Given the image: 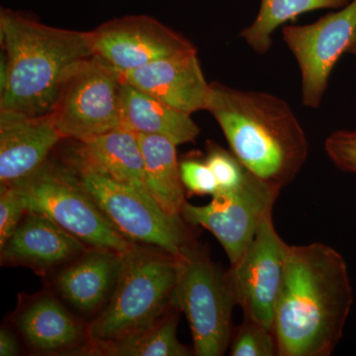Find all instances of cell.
Instances as JSON below:
<instances>
[{"label": "cell", "mask_w": 356, "mask_h": 356, "mask_svg": "<svg viewBox=\"0 0 356 356\" xmlns=\"http://www.w3.org/2000/svg\"><path fill=\"white\" fill-rule=\"evenodd\" d=\"M229 355H278L277 341L273 331L252 318H243L242 324L234 330Z\"/></svg>", "instance_id": "obj_23"}, {"label": "cell", "mask_w": 356, "mask_h": 356, "mask_svg": "<svg viewBox=\"0 0 356 356\" xmlns=\"http://www.w3.org/2000/svg\"><path fill=\"white\" fill-rule=\"evenodd\" d=\"M348 2L350 0H261L257 18L241 32V37L255 53L264 55L273 44L271 35L287 21L318 9L341 8Z\"/></svg>", "instance_id": "obj_22"}, {"label": "cell", "mask_w": 356, "mask_h": 356, "mask_svg": "<svg viewBox=\"0 0 356 356\" xmlns=\"http://www.w3.org/2000/svg\"><path fill=\"white\" fill-rule=\"evenodd\" d=\"M13 185L27 212L49 218L88 248L123 254L134 245L112 226L65 161L58 163L49 159L30 177Z\"/></svg>", "instance_id": "obj_5"}, {"label": "cell", "mask_w": 356, "mask_h": 356, "mask_svg": "<svg viewBox=\"0 0 356 356\" xmlns=\"http://www.w3.org/2000/svg\"><path fill=\"white\" fill-rule=\"evenodd\" d=\"M287 247L274 227L273 212L268 213L247 252L227 271L243 318H252L271 331L284 277Z\"/></svg>", "instance_id": "obj_11"}, {"label": "cell", "mask_w": 356, "mask_h": 356, "mask_svg": "<svg viewBox=\"0 0 356 356\" xmlns=\"http://www.w3.org/2000/svg\"><path fill=\"white\" fill-rule=\"evenodd\" d=\"M63 139L51 114L0 111V182L13 185L30 177L50 159Z\"/></svg>", "instance_id": "obj_14"}, {"label": "cell", "mask_w": 356, "mask_h": 356, "mask_svg": "<svg viewBox=\"0 0 356 356\" xmlns=\"http://www.w3.org/2000/svg\"><path fill=\"white\" fill-rule=\"evenodd\" d=\"M172 306L188 321L194 355H225L233 336L232 314L236 302L227 271L202 245L195 243L181 259Z\"/></svg>", "instance_id": "obj_6"}, {"label": "cell", "mask_w": 356, "mask_h": 356, "mask_svg": "<svg viewBox=\"0 0 356 356\" xmlns=\"http://www.w3.org/2000/svg\"><path fill=\"white\" fill-rule=\"evenodd\" d=\"M210 86L206 111L216 119L232 153L276 191L291 184L305 165L309 145L289 104L269 93Z\"/></svg>", "instance_id": "obj_2"}, {"label": "cell", "mask_w": 356, "mask_h": 356, "mask_svg": "<svg viewBox=\"0 0 356 356\" xmlns=\"http://www.w3.org/2000/svg\"><path fill=\"white\" fill-rule=\"evenodd\" d=\"M120 74L124 83L184 113L191 115L207 107L211 86L201 69L197 49L159 58Z\"/></svg>", "instance_id": "obj_13"}, {"label": "cell", "mask_w": 356, "mask_h": 356, "mask_svg": "<svg viewBox=\"0 0 356 356\" xmlns=\"http://www.w3.org/2000/svg\"><path fill=\"white\" fill-rule=\"evenodd\" d=\"M15 324L26 343L41 355H76L88 343V324L49 293L28 298L16 314Z\"/></svg>", "instance_id": "obj_16"}, {"label": "cell", "mask_w": 356, "mask_h": 356, "mask_svg": "<svg viewBox=\"0 0 356 356\" xmlns=\"http://www.w3.org/2000/svg\"><path fill=\"white\" fill-rule=\"evenodd\" d=\"M74 143L65 159L70 165L99 173L147 193L138 133L120 127Z\"/></svg>", "instance_id": "obj_18"}, {"label": "cell", "mask_w": 356, "mask_h": 356, "mask_svg": "<svg viewBox=\"0 0 356 356\" xmlns=\"http://www.w3.org/2000/svg\"><path fill=\"white\" fill-rule=\"evenodd\" d=\"M184 186L197 195H213L219 192L216 177L207 163L195 159H186L179 163Z\"/></svg>", "instance_id": "obj_27"}, {"label": "cell", "mask_w": 356, "mask_h": 356, "mask_svg": "<svg viewBox=\"0 0 356 356\" xmlns=\"http://www.w3.org/2000/svg\"><path fill=\"white\" fill-rule=\"evenodd\" d=\"M147 193L170 216H181L186 200L177 156V145L166 138L138 134Z\"/></svg>", "instance_id": "obj_20"}, {"label": "cell", "mask_w": 356, "mask_h": 356, "mask_svg": "<svg viewBox=\"0 0 356 356\" xmlns=\"http://www.w3.org/2000/svg\"><path fill=\"white\" fill-rule=\"evenodd\" d=\"M0 34V111L50 113L65 79L93 56L86 32L42 24L11 9H1Z\"/></svg>", "instance_id": "obj_3"}, {"label": "cell", "mask_w": 356, "mask_h": 356, "mask_svg": "<svg viewBox=\"0 0 356 356\" xmlns=\"http://www.w3.org/2000/svg\"><path fill=\"white\" fill-rule=\"evenodd\" d=\"M19 355V343L15 334L7 327L0 330V355L15 356Z\"/></svg>", "instance_id": "obj_28"}, {"label": "cell", "mask_w": 356, "mask_h": 356, "mask_svg": "<svg viewBox=\"0 0 356 356\" xmlns=\"http://www.w3.org/2000/svg\"><path fill=\"white\" fill-rule=\"evenodd\" d=\"M348 53L351 54V55L356 56V39L355 43H353V46H351L350 51H348Z\"/></svg>", "instance_id": "obj_29"}, {"label": "cell", "mask_w": 356, "mask_h": 356, "mask_svg": "<svg viewBox=\"0 0 356 356\" xmlns=\"http://www.w3.org/2000/svg\"><path fill=\"white\" fill-rule=\"evenodd\" d=\"M122 84L120 72L95 56L77 65L50 112L63 139L83 140L123 127Z\"/></svg>", "instance_id": "obj_8"}, {"label": "cell", "mask_w": 356, "mask_h": 356, "mask_svg": "<svg viewBox=\"0 0 356 356\" xmlns=\"http://www.w3.org/2000/svg\"><path fill=\"white\" fill-rule=\"evenodd\" d=\"M282 36L301 70L303 104L318 108L332 69L355 43L356 0L312 24L285 26Z\"/></svg>", "instance_id": "obj_10"}, {"label": "cell", "mask_w": 356, "mask_h": 356, "mask_svg": "<svg viewBox=\"0 0 356 356\" xmlns=\"http://www.w3.org/2000/svg\"><path fill=\"white\" fill-rule=\"evenodd\" d=\"M121 267L122 254L88 248L60 267L54 278V286L74 310L86 316H97L108 303Z\"/></svg>", "instance_id": "obj_17"}, {"label": "cell", "mask_w": 356, "mask_h": 356, "mask_svg": "<svg viewBox=\"0 0 356 356\" xmlns=\"http://www.w3.org/2000/svg\"><path fill=\"white\" fill-rule=\"evenodd\" d=\"M88 247L49 218L27 212L1 248L2 266L29 267L46 273L64 266Z\"/></svg>", "instance_id": "obj_15"}, {"label": "cell", "mask_w": 356, "mask_h": 356, "mask_svg": "<svg viewBox=\"0 0 356 356\" xmlns=\"http://www.w3.org/2000/svg\"><path fill=\"white\" fill-rule=\"evenodd\" d=\"M353 291L343 255L314 243L287 247L273 332L278 356H330L343 337Z\"/></svg>", "instance_id": "obj_1"}, {"label": "cell", "mask_w": 356, "mask_h": 356, "mask_svg": "<svg viewBox=\"0 0 356 356\" xmlns=\"http://www.w3.org/2000/svg\"><path fill=\"white\" fill-rule=\"evenodd\" d=\"M86 36L93 56L120 72L196 50L188 39L147 15L115 18L86 32Z\"/></svg>", "instance_id": "obj_12"}, {"label": "cell", "mask_w": 356, "mask_h": 356, "mask_svg": "<svg viewBox=\"0 0 356 356\" xmlns=\"http://www.w3.org/2000/svg\"><path fill=\"white\" fill-rule=\"evenodd\" d=\"M70 165L112 226L129 242L159 248L178 259L195 245L182 217L168 215L147 192Z\"/></svg>", "instance_id": "obj_7"}, {"label": "cell", "mask_w": 356, "mask_h": 356, "mask_svg": "<svg viewBox=\"0 0 356 356\" xmlns=\"http://www.w3.org/2000/svg\"><path fill=\"white\" fill-rule=\"evenodd\" d=\"M280 193L252 173L238 188L219 191L207 205L195 206L186 201L181 217L189 226L211 232L234 266L254 241L262 220L273 212Z\"/></svg>", "instance_id": "obj_9"}, {"label": "cell", "mask_w": 356, "mask_h": 356, "mask_svg": "<svg viewBox=\"0 0 356 356\" xmlns=\"http://www.w3.org/2000/svg\"><path fill=\"white\" fill-rule=\"evenodd\" d=\"M122 123L138 134L161 136L177 146L193 143L200 133L191 115L184 113L143 92L130 84H122Z\"/></svg>", "instance_id": "obj_19"}, {"label": "cell", "mask_w": 356, "mask_h": 356, "mask_svg": "<svg viewBox=\"0 0 356 356\" xmlns=\"http://www.w3.org/2000/svg\"><path fill=\"white\" fill-rule=\"evenodd\" d=\"M180 270L181 259L134 243L122 254L120 274L108 303L88 324L86 346L123 339L163 317L173 308Z\"/></svg>", "instance_id": "obj_4"}, {"label": "cell", "mask_w": 356, "mask_h": 356, "mask_svg": "<svg viewBox=\"0 0 356 356\" xmlns=\"http://www.w3.org/2000/svg\"><path fill=\"white\" fill-rule=\"evenodd\" d=\"M327 156L343 172L356 173V130H339L325 142Z\"/></svg>", "instance_id": "obj_26"}, {"label": "cell", "mask_w": 356, "mask_h": 356, "mask_svg": "<svg viewBox=\"0 0 356 356\" xmlns=\"http://www.w3.org/2000/svg\"><path fill=\"white\" fill-rule=\"evenodd\" d=\"M205 163L216 177L220 191L238 188L250 178L252 172L231 151H227L216 143H207Z\"/></svg>", "instance_id": "obj_24"}, {"label": "cell", "mask_w": 356, "mask_h": 356, "mask_svg": "<svg viewBox=\"0 0 356 356\" xmlns=\"http://www.w3.org/2000/svg\"><path fill=\"white\" fill-rule=\"evenodd\" d=\"M27 214L24 202L13 185L0 187V248L13 235Z\"/></svg>", "instance_id": "obj_25"}, {"label": "cell", "mask_w": 356, "mask_h": 356, "mask_svg": "<svg viewBox=\"0 0 356 356\" xmlns=\"http://www.w3.org/2000/svg\"><path fill=\"white\" fill-rule=\"evenodd\" d=\"M178 309L173 307L154 324L110 343L86 346L76 355L191 356L194 350L177 339Z\"/></svg>", "instance_id": "obj_21"}]
</instances>
